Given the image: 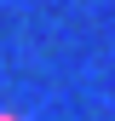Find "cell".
<instances>
[{
	"label": "cell",
	"instance_id": "obj_1",
	"mask_svg": "<svg viewBox=\"0 0 115 121\" xmlns=\"http://www.w3.org/2000/svg\"><path fill=\"white\" fill-rule=\"evenodd\" d=\"M0 121H23V115H17V110H0Z\"/></svg>",
	"mask_w": 115,
	"mask_h": 121
}]
</instances>
